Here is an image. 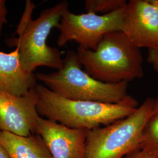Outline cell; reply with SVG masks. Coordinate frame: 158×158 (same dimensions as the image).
I'll list each match as a JSON object with an SVG mask.
<instances>
[{
  "instance_id": "6da1fadb",
  "label": "cell",
  "mask_w": 158,
  "mask_h": 158,
  "mask_svg": "<svg viewBox=\"0 0 158 158\" xmlns=\"http://www.w3.org/2000/svg\"><path fill=\"white\" fill-rule=\"evenodd\" d=\"M38 114L70 128L94 130L107 126L134 113L138 102L128 95L115 104L73 100L59 96L43 85H37Z\"/></svg>"
},
{
  "instance_id": "7a4b0ae2",
  "label": "cell",
  "mask_w": 158,
  "mask_h": 158,
  "mask_svg": "<svg viewBox=\"0 0 158 158\" xmlns=\"http://www.w3.org/2000/svg\"><path fill=\"white\" fill-rule=\"evenodd\" d=\"M76 53L85 72L103 83H128L143 76L140 49L121 31L106 34L95 51L78 46Z\"/></svg>"
},
{
  "instance_id": "3957f363",
  "label": "cell",
  "mask_w": 158,
  "mask_h": 158,
  "mask_svg": "<svg viewBox=\"0 0 158 158\" xmlns=\"http://www.w3.org/2000/svg\"><path fill=\"white\" fill-rule=\"evenodd\" d=\"M67 1L40 12L33 20L32 14L35 8L33 2L27 1L26 6L16 33L18 38L8 40V45L18 47L19 60L23 69L33 73L39 66H47L59 70L62 68V53L57 48L48 45L46 41L52 29L56 28L64 13L68 10Z\"/></svg>"
},
{
  "instance_id": "277c9868",
  "label": "cell",
  "mask_w": 158,
  "mask_h": 158,
  "mask_svg": "<svg viewBox=\"0 0 158 158\" xmlns=\"http://www.w3.org/2000/svg\"><path fill=\"white\" fill-rule=\"evenodd\" d=\"M35 76L49 90L70 100L115 104L128 95V83L110 84L94 79L83 69L73 51H68L61 69Z\"/></svg>"
},
{
  "instance_id": "5b68a950",
  "label": "cell",
  "mask_w": 158,
  "mask_h": 158,
  "mask_svg": "<svg viewBox=\"0 0 158 158\" xmlns=\"http://www.w3.org/2000/svg\"><path fill=\"white\" fill-rule=\"evenodd\" d=\"M153 104L154 98L148 97L129 116L88 131L85 158H124L141 149L145 127L153 114Z\"/></svg>"
},
{
  "instance_id": "8992f818",
  "label": "cell",
  "mask_w": 158,
  "mask_h": 158,
  "mask_svg": "<svg viewBox=\"0 0 158 158\" xmlns=\"http://www.w3.org/2000/svg\"><path fill=\"white\" fill-rule=\"evenodd\" d=\"M125 7L106 15L75 14L68 10L56 27L60 32L57 45L62 47L74 41L84 49L95 51L106 34L122 32Z\"/></svg>"
},
{
  "instance_id": "52a82bcc",
  "label": "cell",
  "mask_w": 158,
  "mask_h": 158,
  "mask_svg": "<svg viewBox=\"0 0 158 158\" xmlns=\"http://www.w3.org/2000/svg\"><path fill=\"white\" fill-rule=\"evenodd\" d=\"M35 87L23 96L0 91V131L23 136L36 133L40 116Z\"/></svg>"
},
{
  "instance_id": "ba28073f",
  "label": "cell",
  "mask_w": 158,
  "mask_h": 158,
  "mask_svg": "<svg viewBox=\"0 0 158 158\" xmlns=\"http://www.w3.org/2000/svg\"><path fill=\"white\" fill-rule=\"evenodd\" d=\"M122 32L136 47L158 48V9L151 0H130L123 14Z\"/></svg>"
},
{
  "instance_id": "9c48e42d",
  "label": "cell",
  "mask_w": 158,
  "mask_h": 158,
  "mask_svg": "<svg viewBox=\"0 0 158 158\" xmlns=\"http://www.w3.org/2000/svg\"><path fill=\"white\" fill-rule=\"evenodd\" d=\"M87 132V130L70 128L40 117L36 131L53 158H85Z\"/></svg>"
},
{
  "instance_id": "30bf717a",
  "label": "cell",
  "mask_w": 158,
  "mask_h": 158,
  "mask_svg": "<svg viewBox=\"0 0 158 158\" xmlns=\"http://www.w3.org/2000/svg\"><path fill=\"white\" fill-rule=\"evenodd\" d=\"M19 53L18 47L11 53L0 52V91L23 96L36 86L37 79L23 69Z\"/></svg>"
},
{
  "instance_id": "8fae6325",
  "label": "cell",
  "mask_w": 158,
  "mask_h": 158,
  "mask_svg": "<svg viewBox=\"0 0 158 158\" xmlns=\"http://www.w3.org/2000/svg\"><path fill=\"white\" fill-rule=\"evenodd\" d=\"M0 143L10 158H53L45 142L37 134L23 136L0 131Z\"/></svg>"
},
{
  "instance_id": "7c38bea8",
  "label": "cell",
  "mask_w": 158,
  "mask_h": 158,
  "mask_svg": "<svg viewBox=\"0 0 158 158\" xmlns=\"http://www.w3.org/2000/svg\"><path fill=\"white\" fill-rule=\"evenodd\" d=\"M127 4L125 0H85L84 7L86 12L106 15L124 8Z\"/></svg>"
},
{
  "instance_id": "4fadbf2b",
  "label": "cell",
  "mask_w": 158,
  "mask_h": 158,
  "mask_svg": "<svg viewBox=\"0 0 158 158\" xmlns=\"http://www.w3.org/2000/svg\"><path fill=\"white\" fill-rule=\"evenodd\" d=\"M145 147L158 151V114H153L145 127L141 148Z\"/></svg>"
},
{
  "instance_id": "5bb4252c",
  "label": "cell",
  "mask_w": 158,
  "mask_h": 158,
  "mask_svg": "<svg viewBox=\"0 0 158 158\" xmlns=\"http://www.w3.org/2000/svg\"><path fill=\"white\" fill-rule=\"evenodd\" d=\"M124 158H158V151L149 148H142Z\"/></svg>"
},
{
  "instance_id": "9a60e30c",
  "label": "cell",
  "mask_w": 158,
  "mask_h": 158,
  "mask_svg": "<svg viewBox=\"0 0 158 158\" xmlns=\"http://www.w3.org/2000/svg\"><path fill=\"white\" fill-rule=\"evenodd\" d=\"M148 62L152 65L153 69L158 73V48L148 50Z\"/></svg>"
},
{
  "instance_id": "2e32d148",
  "label": "cell",
  "mask_w": 158,
  "mask_h": 158,
  "mask_svg": "<svg viewBox=\"0 0 158 158\" xmlns=\"http://www.w3.org/2000/svg\"><path fill=\"white\" fill-rule=\"evenodd\" d=\"M8 10L6 6V1L5 0H0V36L2 32V29L4 23L6 21V14Z\"/></svg>"
},
{
  "instance_id": "e0dca14e",
  "label": "cell",
  "mask_w": 158,
  "mask_h": 158,
  "mask_svg": "<svg viewBox=\"0 0 158 158\" xmlns=\"http://www.w3.org/2000/svg\"><path fill=\"white\" fill-rule=\"evenodd\" d=\"M0 158H10L5 148L0 143Z\"/></svg>"
},
{
  "instance_id": "ac0fdd59",
  "label": "cell",
  "mask_w": 158,
  "mask_h": 158,
  "mask_svg": "<svg viewBox=\"0 0 158 158\" xmlns=\"http://www.w3.org/2000/svg\"><path fill=\"white\" fill-rule=\"evenodd\" d=\"M153 112V114H158V96L154 99Z\"/></svg>"
},
{
  "instance_id": "d6986e66",
  "label": "cell",
  "mask_w": 158,
  "mask_h": 158,
  "mask_svg": "<svg viewBox=\"0 0 158 158\" xmlns=\"http://www.w3.org/2000/svg\"><path fill=\"white\" fill-rule=\"evenodd\" d=\"M151 1L158 9V0H151Z\"/></svg>"
}]
</instances>
